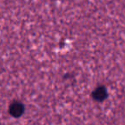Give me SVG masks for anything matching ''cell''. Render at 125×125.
Masks as SVG:
<instances>
[{
	"label": "cell",
	"instance_id": "7a4b0ae2",
	"mask_svg": "<svg viewBox=\"0 0 125 125\" xmlns=\"http://www.w3.org/2000/svg\"><path fill=\"white\" fill-rule=\"evenodd\" d=\"M93 98L96 101H103L107 97V90L103 86H99L94 90L92 94Z\"/></svg>",
	"mask_w": 125,
	"mask_h": 125
},
{
	"label": "cell",
	"instance_id": "6da1fadb",
	"mask_svg": "<svg viewBox=\"0 0 125 125\" xmlns=\"http://www.w3.org/2000/svg\"><path fill=\"white\" fill-rule=\"evenodd\" d=\"M24 112V105L19 101H14L9 107V113L14 117H19Z\"/></svg>",
	"mask_w": 125,
	"mask_h": 125
}]
</instances>
